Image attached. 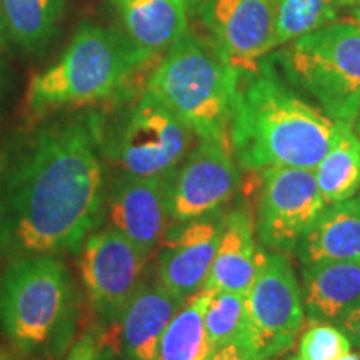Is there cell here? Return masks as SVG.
I'll return each mask as SVG.
<instances>
[{
    "label": "cell",
    "instance_id": "cell-13",
    "mask_svg": "<svg viewBox=\"0 0 360 360\" xmlns=\"http://www.w3.org/2000/svg\"><path fill=\"white\" fill-rule=\"evenodd\" d=\"M222 210L174 224L165 232L157 255V278L182 302L204 289L222 236Z\"/></svg>",
    "mask_w": 360,
    "mask_h": 360
},
{
    "label": "cell",
    "instance_id": "cell-18",
    "mask_svg": "<svg viewBox=\"0 0 360 360\" xmlns=\"http://www.w3.org/2000/svg\"><path fill=\"white\" fill-rule=\"evenodd\" d=\"M122 32L148 56H164L188 30L182 0H110Z\"/></svg>",
    "mask_w": 360,
    "mask_h": 360
},
{
    "label": "cell",
    "instance_id": "cell-14",
    "mask_svg": "<svg viewBox=\"0 0 360 360\" xmlns=\"http://www.w3.org/2000/svg\"><path fill=\"white\" fill-rule=\"evenodd\" d=\"M110 227L150 257L167 232L165 177L119 174L107 197Z\"/></svg>",
    "mask_w": 360,
    "mask_h": 360
},
{
    "label": "cell",
    "instance_id": "cell-19",
    "mask_svg": "<svg viewBox=\"0 0 360 360\" xmlns=\"http://www.w3.org/2000/svg\"><path fill=\"white\" fill-rule=\"evenodd\" d=\"M300 267L360 260V195L327 204L295 250Z\"/></svg>",
    "mask_w": 360,
    "mask_h": 360
},
{
    "label": "cell",
    "instance_id": "cell-31",
    "mask_svg": "<svg viewBox=\"0 0 360 360\" xmlns=\"http://www.w3.org/2000/svg\"><path fill=\"white\" fill-rule=\"evenodd\" d=\"M340 8L360 11V0H340Z\"/></svg>",
    "mask_w": 360,
    "mask_h": 360
},
{
    "label": "cell",
    "instance_id": "cell-3",
    "mask_svg": "<svg viewBox=\"0 0 360 360\" xmlns=\"http://www.w3.org/2000/svg\"><path fill=\"white\" fill-rule=\"evenodd\" d=\"M154 57L122 30L85 22L72 35L62 56L30 79L27 110L34 117L72 105L105 101L122 90Z\"/></svg>",
    "mask_w": 360,
    "mask_h": 360
},
{
    "label": "cell",
    "instance_id": "cell-22",
    "mask_svg": "<svg viewBox=\"0 0 360 360\" xmlns=\"http://www.w3.org/2000/svg\"><path fill=\"white\" fill-rule=\"evenodd\" d=\"M209 290H200L177 310L159 344L157 360H207L212 354L205 330Z\"/></svg>",
    "mask_w": 360,
    "mask_h": 360
},
{
    "label": "cell",
    "instance_id": "cell-27",
    "mask_svg": "<svg viewBox=\"0 0 360 360\" xmlns=\"http://www.w3.org/2000/svg\"><path fill=\"white\" fill-rule=\"evenodd\" d=\"M97 360H130L127 354L120 347L119 330L117 326H112V330L107 332L101 339V347H98Z\"/></svg>",
    "mask_w": 360,
    "mask_h": 360
},
{
    "label": "cell",
    "instance_id": "cell-9",
    "mask_svg": "<svg viewBox=\"0 0 360 360\" xmlns=\"http://www.w3.org/2000/svg\"><path fill=\"white\" fill-rule=\"evenodd\" d=\"M260 172L255 237L265 250L295 254L305 232L327 207L314 169L269 167Z\"/></svg>",
    "mask_w": 360,
    "mask_h": 360
},
{
    "label": "cell",
    "instance_id": "cell-11",
    "mask_svg": "<svg viewBox=\"0 0 360 360\" xmlns=\"http://www.w3.org/2000/svg\"><path fill=\"white\" fill-rule=\"evenodd\" d=\"M240 170L229 142L200 141L165 177V207L174 224L210 215L236 195Z\"/></svg>",
    "mask_w": 360,
    "mask_h": 360
},
{
    "label": "cell",
    "instance_id": "cell-35",
    "mask_svg": "<svg viewBox=\"0 0 360 360\" xmlns=\"http://www.w3.org/2000/svg\"><path fill=\"white\" fill-rule=\"evenodd\" d=\"M352 19H355L360 24V11H352Z\"/></svg>",
    "mask_w": 360,
    "mask_h": 360
},
{
    "label": "cell",
    "instance_id": "cell-1",
    "mask_svg": "<svg viewBox=\"0 0 360 360\" xmlns=\"http://www.w3.org/2000/svg\"><path fill=\"white\" fill-rule=\"evenodd\" d=\"M102 122L82 114L0 154V252L12 260L79 252L102 219Z\"/></svg>",
    "mask_w": 360,
    "mask_h": 360
},
{
    "label": "cell",
    "instance_id": "cell-7",
    "mask_svg": "<svg viewBox=\"0 0 360 360\" xmlns=\"http://www.w3.org/2000/svg\"><path fill=\"white\" fill-rule=\"evenodd\" d=\"M193 132L146 89L109 134L102 127V152L135 177H167L188 154Z\"/></svg>",
    "mask_w": 360,
    "mask_h": 360
},
{
    "label": "cell",
    "instance_id": "cell-5",
    "mask_svg": "<svg viewBox=\"0 0 360 360\" xmlns=\"http://www.w3.org/2000/svg\"><path fill=\"white\" fill-rule=\"evenodd\" d=\"M237 79L238 70L214 42L187 30L160 57L146 89L200 141L231 143L229 127Z\"/></svg>",
    "mask_w": 360,
    "mask_h": 360
},
{
    "label": "cell",
    "instance_id": "cell-29",
    "mask_svg": "<svg viewBox=\"0 0 360 360\" xmlns=\"http://www.w3.org/2000/svg\"><path fill=\"white\" fill-rule=\"evenodd\" d=\"M207 360H257L255 357L247 352L242 345L231 342V344H225L222 347L215 349L210 357Z\"/></svg>",
    "mask_w": 360,
    "mask_h": 360
},
{
    "label": "cell",
    "instance_id": "cell-10",
    "mask_svg": "<svg viewBox=\"0 0 360 360\" xmlns=\"http://www.w3.org/2000/svg\"><path fill=\"white\" fill-rule=\"evenodd\" d=\"M80 277L89 304L107 326H117L139 287L148 255L114 227L92 232L80 247Z\"/></svg>",
    "mask_w": 360,
    "mask_h": 360
},
{
    "label": "cell",
    "instance_id": "cell-24",
    "mask_svg": "<svg viewBox=\"0 0 360 360\" xmlns=\"http://www.w3.org/2000/svg\"><path fill=\"white\" fill-rule=\"evenodd\" d=\"M340 0H278L276 49L337 19Z\"/></svg>",
    "mask_w": 360,
    "mask_h": 360
},
{
    "label": "cell",
    "instance_id": "cell-12",
    "mask_svg": "<svg viewBox=\"0 0 360 360\" xmlns=\"http://www.w3.org/2000/svg\"><path fill=\"white\" fill-rule=\"evenodd\" d=\"M278 0H202L199 17L220 53L238 72H252L276 51Z\"/></svg>",
    "mask_w": 360,
    "mask_h": 360
},
{
    "label": "cell",
    "instance_id": "cell-16",
    "mask_svg": "<svg viewBox=\"0 0 360 360\" xmlns=\"http://www.w3.org/2000/svg\"><path fill=\"white\" fill-rule=\"evenodd\" d=\"M262 247L255 242L254 217L245 205L225 214L224 229L204 289L245 295L257 272Z\"/></svg>",
    "mask_w": 360,
    "mask_h": 360
},
{
    "label": "cell",
    "instance_id": "cell-20",
    "mask_svg": "<svg viewBox=\"0 0 360 360\" xmlns=\"http://www.w3.org/2000/svg\"><path fill=\"white\" fill-rule=\"evenodd\" d=\"M7 37L27 52H40L56 37L67 0H0Z\"/></svg>",
    "mask_w": 360,
    "mask_h": 360
},
{
    "label": "cell",
    "instance_id": "cell-37",
    "mask_svg": "<svg viewBox=\"0 0 360 360\" xmlns=\"http://www.w3.org/2000/svg\"><path fill=\"white\" fill-rule=\"evenodd\" d=\"M357 132L360 135V115H359V119H357Z\"/></svg>",
    "mask_w": 360,
    "mask_h": 360
},
{
    "label": "cell",
    "instance_id": "cell-4",
    "mask_svg": "<svg viewBox=\"0 0 360 360\" xmlns=\"http://www.w3.org/2000/svg\"><path fill=\"white\" fill-rule=\"evenodd\" d=\"M79 317L72 274L57 255L12 260L0 281V327L25 354L69 344Z\"/></svg>",
    "mask_w": 360,
    "mask_h": 360
},
{
    "label": "cell",
    "instance_id": "cell-28",
    "mask_svg": "<svg viewBox=\"0 0 360 360\" xmlns=\"http://www.w3.org/2000/svg\"><path fill=\"white\" fill-rule=\"evenodd\" d=\"M339 327L345 332L352 345L360 349V304L339 321Z\"/></svg>",
    "mask_w": 360,
    "mask_h": 360
},
{
    "label": "cell",
    "instance_id": "cell-30",
    "mask_svg": "<svg viewBox=\"0 0 360 360\" xmlns=\"http://www.w3.org/2000/svg\"><path fill=\"white\" fill-rule=\"evenodd\" d=\"M7 29H6V22H4V15H2V7H0V51L6 47L7 42Z\"/></svg>",
    "mask_w": 360,
    "mask_h": 360
},
{
    "label": "cell",
    "instance_id": "cell-32",
    "mask_svg": "<svg viewBox=\"0 0 360 360\" xmlns=\"http://www.w3.org/2000/svg\"><path fill=\"white\" fill-rule=\"evenodd\" d=\"M337 360H360V350H350V352L344 354Z\"/></svg>",
    "mask_w": 360,
    "mask_h": 360
},
{
    "label": "cell",
    "instance_id": "cell-38",
    "mask_svg": "<svg viewBox=\"0 0 360 360\" xmlns=\"http://www.w3.org/2000/svg\"><path fill=\"white\" fill-rule=\"evenodd\" d=\"M0 79H2V62H0Z\"/></svg>",
    "mask_w": 360,
    "mask_h": 360
},
{
    "label": "cell",
    "instance_id": "cell-15",
    "mask_svg": "<svg viewBox=\"0 0 360 360\" xmlns=\"http://www.w3.org/2000/svg\"><path fill=\"white\" fill-rule=\"evenodd\" d=\"M186 302L155 282L143 281L117 323L120 347L130 360H157L169 322Z\"/></svg>",
    "mask_w": 360,
    "mask_h": 360
},
{
    "label": "cell",
    "instance_id": "cell-34",
    "mask_svg": "<svg viewBox=\"0 0 360 360\" xmlns=\"http://www.w3.org/2000/svg\"><path fill=\"white\" fill-rule=\"evenodd\" d=\"M0 360H13L11 355L8 354H6V352H2V350H0Z\"/></svg>",
    "mask_w": 360,
    "mask_h": 360
},
{
    "label": "cell",
    "instance_id": "cell-23",
    "mask_svg": "<svg viewBox=\"0 0 360 360\" xmlns=\"http://www.w3.org/2000/svg\"><path fill=\"white\" fill-rule=\"evenodd\" d=\"M205 330L212 352L225 344L236 342L250 354V322L245 309V295L212 292L205 310Z\"/></svg>",
    "mask_w": 360,
    "mask_h": 360
},
{
    "label": "cell",
    "instance_id": "cell-21",
    "mask_svg": "<svg viewBox=\"0 0 360 360\" xmlns=\"http://www.w3.org/2000/svg\"><path fill=\"white\" fill-rule=\"evenodd\" d=\"M327 204L349 200L360 191V139L352 125L342 124L334 143L314 169Z\"/></svg>",
    "mask_w": 360,
    "mask_h": 360
},
{
    "label": "cell",
    "instance_id": "cell-17",
    "mask_svg": "<svg viewBox=\"0 0 360 360\" xmlns=\"http://www.w3.org/2000/svg\"><path fill=\"white\" fill-rule=\"evenodd\" d=\"M300 292L309 321L339 323L360 304V260L304 265Z\"/></svg>",
    "mask_w": 360,
    "mask_h": 360
},
{
    "label": "cell",
    "instance_id": "cell-8",
    "mask_svg": "<svg viewBox=\"0 0 360 360\" xmlns=\"http://www.w3.org/2000/svg\"><path fill=\"white\" fill-rule=\"evenodd\" d=\"M250 322V354L272 360L287 352L305 326L300 283L289 257L262 249L259 267L245 294Z\"/></svg>",
    "mask_w": 360,
    "mask_h": 360
},
{
    "label": "cell",
    "instance_id": "cell-6",
    "mask_svg": "<svg viewBox=\"0 0 360 360\" xmlns=\"http://www.w3.org/2000/svg\"><path fill=\"white\" fill-rule=\"evenodd\" d=\"M282 77L335 122L360 115V24L334 20L278 47Z\"/></svg>",
    "mask_w": 360,
    "mask_h": 360
},
{
    "label": "cell",
    "instance_id": "cell-26",
    "mask_svg": "<svg viewBox=\"0 0 360 360\" xmlns=\"http://www.w3.org/2000/svg\"><path fill=\"white\" fill-rule=\"evenodd\" d=\"M98 347H101V337L89 332L79 342H75L65 360H97Z\"/></svg>",
    "mask_w": 360,
    "mask_h": 360
},
{
    "label": "cell",
    "instance_id": "cell-2",
    "mask_svg": "<svg viewBox=\"0 0 360 360\" xmlns=\"http://www.w3.org/2000/svg\"><path fill=\"white\" fill-rule=\"evenodd\" d=\"M340 127L265 57L255 70L238 72L229 141L240 169H315Z\"/></svg>",
    "mask_w": 360,
    "mask_h": 360
},
{
    "label": "cell",
    "instance_id": "cell-25",
    "mask_svg": "<svg viewBox=\"0 0 360 360\" xmlns=\"http://www.w3.org/2000/svg\"><path fill=\"white\" fill-rule=\"evenodd\" d=\"M352 342L339 326L330 322L310 321L299 340V357L302 360H337L352 350Z\"/></svg>",
    "mask_w": 360,
    "mask_h": 360
},
{
    "label": "cell",
    "instance_id": "cell-33",
    "mask_svg": "<svg viewBox=\"0 0 360 360\" xmlns=\"http://www.w3.org/2000/svg\"><path fill=\"white\" fill-rule=\"evenodd\" d=\"M184 4H186V6L188 7V8H192V7H197L199 6V4L202 2V0H182Z\"/></svg>",
    "mask_w": 360,
    "mask_h": 360
},
{
    "label": "cell",
    "instance_id": "cell-36",
    "mask_svg": "<svg viewBox=\"0 0 360 360\" xmlns=\"http://www.w3.org/2000/svg\"><path fill=\"white\" fill-rule=\"evenodd\" d=\"M287 360H302V359H300L299 355H292V357H289Z\"/></svg>",
    "mask_w": 360,
    "mask_h": 360
}]
</instances>
